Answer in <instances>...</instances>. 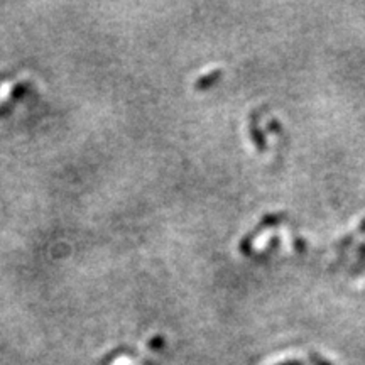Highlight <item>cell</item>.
<instances>
[{
  "label": "cell",
  "mask_w": 365,
  "mask_h": 365,
  "mask_svg": "<svg viewBox=\"0 0 365 365\" xmlns=\"http://www.w3.org/2000/svg\"><path fill=\"white\" fill-rule=\"evenodd\" d=\"M284 218H286V213H283V211H279V213H271V215H266V217L262 218V222H260L259 226H256V229L252 230L251 233H249L247 237H245L244 240H242V245L240 249L242 251H249V247H251L253 237L259 235L260 232H262L264 229H267V226H276L279 225L281 222H284Z\"/></svg>",
  "instance_id": "obj_1"
},
{
  "label": "cell",
  "mask_w": 365,
  "mask_h": 365,
  "mask_svg": "<svg viewBox=\"0 0 365 365\" xmlns=\"http://www.w3.org/2000/svg\"><path fill=\"white\" fill-rule=\"evenodd\" d=\"M251 134H252V139L253 142H256V145L257 148L260 149V151H266V137L262 136V130L259 129V127L256 125V121H253L252 118V122H251Z\"/></svg>",
  "instance_id": "obj_2"
},
{
  "label": "cell",
  "mask_w": 365,
  "mask_h": 365,
  "mask_svg": "<svg viewBox=\"0 0 365 365\" xmlns=\"http://www.w3.org/2000/svg\"><path fill=\"white\" fill-rule=\"evenodd\" d=\"M308 360H310L311 365H335L332 362V360H328L326 357L321 355V353H318L314 350L308 353Z\"/></svg>",
  "instance_id": "obj_3"
},
{
  "label": "cell",
  "mask_w": 365,
  "mask_h": 365,
  "mask_svg": "<svg viewBox=\"0 0 365 365\" xmlns=\"http://www.w3.org/2000/svg\"><path fill=\"white\" fill-rule=\"evenodd\" d=\"M276 365H306L305 360H298V359H290V360H284V362H279Z\"/></svg>",
  "instance_id": "obj_4"
},
{
  "label": "cell",
  "mask_w": 365,
  "mask_h": 365,
  "mask_svg": "<svg viewBox=\"0 0 365 365\" xmlns=\"http://www.w3.org/2000/svg\"><path fill=\"white\" fill-rule=\"evenodd\" d=\"M294 247L298 249V251H305V240H303L301 237H294Z\"/></svg>",
  "instance_id": "obj_5"
},
{
  "label": "cell",
  "mask_w": 365,
  "mask_h": 365,
  "mask_svg": "<svg viewBox=\"0 0 365 365\" xmlns=\"http://www.w3.org/2000/svg\"><path fill=\"white\" fill-rule=\"evenodd\" d=\"M359 232H365V218L362 222H360V225H359Z\"/></svg>",
  "instance_id": "obj_6"
}]
</instances>
